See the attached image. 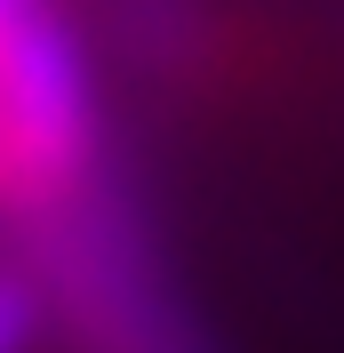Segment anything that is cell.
Masks as SVG:
<instances>
[{
    "instance_id": "1",
    "label": "cell",
    "mask_w": 344,
    "mask_h": 353,
    "mask_svg": "<svg viewBox=\"0 0 344 353\" xmlns=\"http://www.w3.org/2000/svg\"><path fill=\"white\" fill-rule=\"evenodd\" d=\"M32 281L72 353H216L193 305L176 297L144 209L112 169L80 193L32 209Z\"/></svg>"
},
{
    "instance_id": "4",
    "label": "cell",
    "mask_w": 344,
    "mask_h": 353,
    "mask_svg": "<svg viewBox=\"0 0 344 353\" xmlns=\"http://www.w3.org/2000/svg\"><path fill=\"white\" fill-rule=\"evenodd\" d=\"M24 8H32V0H0V24H17V17H24Z\"/></svg>"
},
{
    "instance_id": "2",
    "label": "cell",
    "mask_w": 344,
    "mask_h": 353,
    "mask_svg": "<svg viewBox=\"0 0 344 353\" xmlns=\"http://www.w3.org/2000/svg\"><path fill=\"white\" fill-rule=\"evenodd\" d=\"M105 169V112L80 41L24 8L0 24V209L32 217Z\"/></svg>"
},
{
    "instance_id": "3",
    "label": "cell",
    "mask_w": 344,
    "mask_h": 353,
    "mask_svg": "<svg viewBox=\"0 0 344 353\" xmlns=\"http://www.w3.org/2000/svg\"><path fill=\"white\" fill-rule=\"evenodd\" d=\"M41 330H48V305H41L32 265H0V353H32Z\"/></svg>"
}]
</instances>
